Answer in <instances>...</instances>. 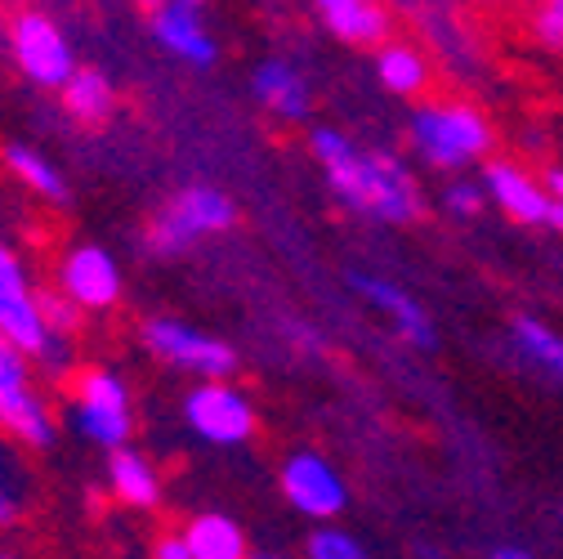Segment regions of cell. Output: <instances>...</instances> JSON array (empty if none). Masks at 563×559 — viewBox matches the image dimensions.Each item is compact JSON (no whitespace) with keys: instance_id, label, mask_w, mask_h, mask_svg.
Segmentation results:
<instances>
[{"instance_id":"21","label":"cell","mask_w":563,"mask_h":559,"mask_svg":"<svg viewBox=\"0 0 563 559\" xmlns=\"http://www.w3.org/2000/svg\"><path fill=\"white\" fill-rule=\"evenodd\" d=\"M32 502V474L19 461V448L0 439V528H14Z\"/></svg>"},{"instance_id":"33","label":"cell","mask_w":563,"mask_h":559,"mask_svg":"<svg viewBox=\"0 0 563 559\" xmlns=\"http://www.w3.org/2000/svg\"><path fill=\"white\" fill-rule=\"evenodd\" d=\"M0 559H19V555H10V550H0Z\"/></svg>"},{"instance_id":"9","label":"cell","mask_w":563,"mask_h":559,"mask_svg":"<svg viewBox=\"0 0 563 559\" xmlns=\"http://www.w3.org/2000/svg\"><path fill=\"white\" fill-rule=\"evenodd\" d=\"M121 264L99 242H77L54 260V292L67 296L81 314H103L121 300Z\"/></svg>"},{"instance_id":"15","label":"cell","mask_w":563,"mask_h":559,"mask_svg":"<svg viewBox=\"0 0 563 559\" xmlns=\"http://www.w3.org/2000/svg\"><path fill=\"white\" fill-rule=\"evenodd\" d=\"M108 493L121 506L153 511L162 502V474L153 470V461L144 452H134V448L108 452Z\"/></svg>"},{"instance_id":"32","label":"cell","mask_w":563,"mask_h":559,"mask_svg":"<svg viewBox=\"0 0 563 559\" xmlns=\"http://www.w3.org/2000/svg\"><path fill=\"white\" fill-rule=\"evenodd\" d=\"M251 559H287V555H268V550H260V555H251Z\"/></svg>"},{"instance_id":"7","label":"cell","mask_w":563,"mask_h":559,"mask_svg":"<svg viewBox=\"0 0 563 559\" xmlns=\"http://www.w3.org/2000/svg\"><path fill=\"white\" fill-rule=\"evenodd\" d=\"M411 144L439 171H456L487 153L492 130L487 121L465 103H430L411 117Z\"/></svg>"},{"instance_id":"6","label":"cell","mask_w":563,"mask_h":559,"mask_svg":"<svg viewBox=\"0 0 563 559\" xmlns=\"http://www.w3.org/2000/svg\"><path fill=\"white\" fill-rule=\"evenodd\" d=\"M238 224V206L229 193L220 188H206V184H192V188H179L162 211L148 220V251L153 255H179L188 251L192 242L210 238V233H224Z\"/></svg>"},{"instance_id":"30","label":"cell","mask_w":563,"mask_h":559,"mask_svg":"<svg viewBox=\"0 0 563 559\" xmlns=\"http://www.w3.org/2000/svg\"><path fill=\"white\" fill-rule=\"evenodd\" d=\"M545 224L563 233V201H550V206H545Z\"/></svg>"},{"instance_id":"29","label":"cell","mask_w":563,"mask_h":559,"mask_svg":"<svg viewBox=\"0 0 563 559\" xmlns=\"http://www.w3.org/2000/svg\"><path fill=\"white\" fill-rule=\"evenodd\" d=\"M541 188H545V197H550V201H563V171H550Z\"/></svg>"},{"instance_id":"1","label":"cell","mask_w":563,"mask_h":559,"mask_svg":"<svg viewBox=\"0 0 563 559\" xmlns=\"http://www.w3.org/2000/svg\"><path fill=\"white\" fill-rule=\"evenodd\" d=\"M313 157L322 162L331 188L340 193V201L349 211H363V216H376V220H389V224H402L420 211V193H416V179L402 171V162L394 157H380V153H363L349 144V134L340 130H313Z\"/></svg>"},{"instance_id":"23","label":"cell","mask_w":563,"mask_h":559,"mask_svg":"<svg viewBox=\"0 0 563 559\" xmlns=\"http://www.w3.org/2000/svg\"><path fill=\"white\" fill-rule=\"evenodd\" d=\"M515 344L523 349V354L545 368L550 376H563V336H554L545 322L537 318H515Z\"/></svg>"},{"instance_id":"3","label":"cell","mask_w":563,"mask_h":559,"mask_svg":"<svg viewBox=\"0 0 563 559\" xmlns=\"http://www.w3.org/2000/svg\"><path fill=\"white\" fill-rule=\"evenodd\" d=\"M67 421L73 430L103 448V452H121L130 448L134 435V407H130V385L108 372V368H86L67 381Z\"/></svg>"},{"instance_id":"11","label":"cell","mask_w":563,"mask_h":559,"mask_svg":"<svg viewBox=\"0 0 563 559\" xmlns=\"http://www.w3.org/2000/svg\"><path fill=\"white\" fill-rule=\"evenodd\" d=\"M282 493H287V502L309 519H331L349 502L344 479L318 452H296L287 465H282Z\"/></svg>"},{"instance_id":"5","label":"cell","mask_w":563,"mask_h":559,"mask_svg":"<svg viewBox=\"0 0 563 559\" xmlns=\"http://www.w3.org/2000/svg\"><path fill=\"white\" fill-rule=\"evenodd\" d=\"M5 50H10V63L19 67V77L32 81L36 90H63L81 67L63 23L27 6L5 19Z\"/></svg>"},{"instance_id":"4","label":"cell","mask_w":563,"mask_h":559,"mask_svg":"<svg viewBox=\"0 0 563 559\" xmlns=\"http://www.w3.org/2000/svg\"><path fill=\"white\" fill-rule=\"evenodd\" d=\"M0 439L27 452H45L58 439L54 407L36 385V363L23 359L5 336H0Z\"/></svg>"},{"instance_id":"22","label":"cell","mask_w":563,"mask_h":559,"mask_svg":"<svg viewBox=\"0 0 563 559\" xmlns=\"http://www.w3.org/2000/svg\"><path fill=\"white\" fill-rule=\"evenodd\" d=\"M376 77L394 95H420V90H426V81H430V67H426V58H420L411 45H385L376 54Z\"/></svg>"},{"instance_id":"18","label":"cell","mask_w":563,"mask_h":559,"mask_svg":"<svg viewBox=\"0 0 563 559\" xmlns=\"http://www.w3.org/2000/svg\"><path fill=\"white\" fill-rule=\"evenodd\" d=\"M318 19L327 23L331 36H340L349 45H376L385 36V28H389L385 10L372 6V0H322Z\"/></svg>"},{"instance_id":"31","label":"cell","mask_w":563,"mask_h":559,"mask_svg":"<svg viewBox=\"0 0 563 559\" xmlns=\"http://www.w3.org/2000/svg\"><path fill=\"white\" fill-rule=\"evenodd\" d=\"M487 559H532L528 550H515V546H501V550H492Z\"/></svg>"},{"instance_id":"2","label":"cell","mask_w":563,"mask_h":559,"mask_svg":"<svg viewBox=\"0 0 563 559\" xmlns=\"http://www.w3.org/2000/svg\"><path fill=\"white\" fill-rule=\"evenodd\" d=\"M0 336H5L23 359H32L41 372L63 381L73 372V344L54 340L41 318V287L27 268V260L0 238Z\"/></svg>"},{"instance_id":"14","label":"cell","mask_w":563,"mask_h":559,"mask_svg":"<svg viewBox=\"0 0 563 559\" xmlns=\"http://www.w3.org/2000/svg\"><path fill=\"white\" fill-rule=\"evenodd\" d=\"M487 188H492V197H497V206H501L510 220H519V224H545L550 197H545V188L528 171H519L510 162H492L487 166Z\"/></svg>"},{"instance_id":"26","label":"cell","mask_w":563,"mask_h":559,"mask_svg":"<svg viewBox=\"0 0 563 559\" xmlns=\"http://www.w3.org/2000/svg\"><path fill=\"white\" fill-rule=\"evenodd\" d=\"M532 32H537L541 45L563 50V0H545V6L537 10V19H532Z\"/></svg>"},{"instance_id":"17","label":"cell","mask_w":563,"mask_h":559,"mask_svg":"<svg viewBox=\"0 0 563 559\" xmlns=\"http://www.w3.org/2000/svg\"><path fill=\"white\" fill-rule=\"evenodd\" d=\"M251 90H255V99H260L268 112H277L282 121H300V117L309 112V90H305L300 73H296L291 63H282V58H264V63L255 67Z\"/></svg>"},{"instance_id":"12","label":"cell","mask_w":563,"mask_h":559,"mask_svg":"<svg viewBox=\"0 0 563 559\" xmlns=\"http://www.w3.org/2000/svg\"><path fill=\"white\" fill-rule=\"evenodd\" d=\"M148 23H153L157 45L166 54L184 58L188 67H210V63H216L220 45H216V36H210V28H206L201 6H192V0H162V6H153Z\"/></svg>"},{"instance_id":"16","label":"cell","mask_w":563,"mask_h":559,"mask_svg":"<svg viewBox=\"0 0 563 559\" xmlns=\"http://www.w3.org/2000/svg\"><path fill=\"white\" fill-rule=\"evenodd\" d=\"M0 162H5V171L27 193H36L41 201H49V206H67V201H73V184H67V175L41 149H32V144H5V149H0Z\"/></svg>"},{"instance_id":"20","label":"cell","mask_w":563,"mask_h":559,"mask_svg":"<svg viewBox=\"0 0 563 559\" xmlns=\"http://www.w3.org/2000/svg\"><path fill=\"white\" fill-rule=\"evenodd\" d=\"M63 108L73 112L77 121H86V125H99V121H108L112 117V108H117V86L108 81V73H99V67H77V77L67 81L63 90Z\"/></svg>"},{"instance_id":"28","label":"cell","mask_w":563,"mask_h":559,"mask_svg":"<svg viewBox=\"0 0 563 559\" xmlns=\"http://www.w3.org/2000/svg\"><path fill=\"white\" fill-rule=\"evenodd\" d=\"M153 559H192V550H188L184 533H166V537L153 546Z\"/></svg>"},{"instance_id":"24","label":"cell","mask_w":563,"mask_h":559,"mask_svg":"<svg viewBox=\"0 0 563 559\" xmlns=\"http://www.w3.org/2000/svg\"><path fill=\"white\" fill-rule=\"evenodd\" d=\"M41 318H45V327H49L54 340H73L77 327H81V309L67 300V296H58L54 287H41Z\"/></svg>"},{"instance_id":"19","label":"cell","mask_w":563,"mask_h":559,"mask_svg":"<svg viewBox=\"0 0 563 559\" xmlns=\"http://www.w3.org/2000/svg\"><path fill=\"white\" fill-rule=\"evenodd\" d=\"M184 541L192 550V559H251V546H246V533L238 519L229 515H197L188 528H184Z\"/></svg>"},{"instance_id":"25","label":"cell","mask_w":563,"mask_h":559,"mask_svg":"<svg viewBox=\"0 0 563 559\" xmlns=\"http://www.w3.org/2000/svg\"><path fill=\"white\" fill-rule=\"evenodd\" d=\"M305 555H309V559H367L363 541L349 537L344 528H318V533L309 537Z\"/></svg>"},{"instance_id":"10","label":"cell","mask_w":563,"mask_h":559,"mask_svg":"<svg viewBox=\"0 0 563 559\" xmlns=\"http://www.w3.org/2000/svg\"><path fill=\"white\" fill-rule=\"evenodd\" d=\"M184 421L197 439L216 443V448H233L246 443L255 430V412L246 403V394H238L224 381H206L184 398Z\"/></svg>"},{"instance_id":"13","label":"cell","mask_w":563,"mask_h":559,"mask_svg":"<svg viewBox=\"0 0 563 559\" xmlns=\"http://www.w3.org/2000/svg\"><path fill=\"white\" fill-rule=\"evenodd\" d=\"M349 283H354V292L372 305V309H380L389 322H394V331L402 336V340H411V344H434V327H430V314L420 309L407 292H398L394 283H385V277H372V273H349Z\"/></svg>"},{"instance_id":"27","label":"cell","mask_w":563,"mask_h":559,"mask_svg":"<svg viewBox=\"0 0 563 559\" xmlns=\"http://www.w3.org/2000/svg\"><path fill=\"white\" fill-rule=\"evenodd\" d=\"M448 206H452L456 216H478V211H483V188H478V184L456 179V184L448 188Z\"/></svg>"},{"instance_id":"8","label":"cell","mask_w":563,"mask_h":559,"mask_svg":"<svg viewBox=\"0 0 563 559\" xmlns=\"http://www.w3.org/2000/svg\"><path fill=\"white\" fill-rule=\"evenodd\" d=\"M139 340H144V349L157 363H170V368L206 376V381H229L238 372V354L224 340L206 336L179 318H148L139 327Z\"/></svg>"}]
</instances>
